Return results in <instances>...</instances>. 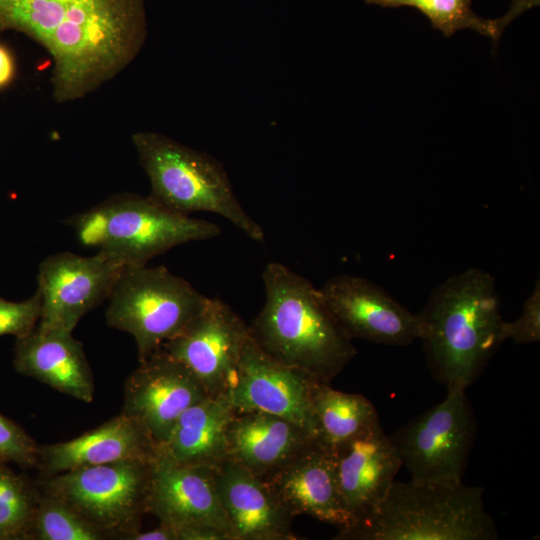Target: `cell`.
Wrapping results in <instances>:
<instances>
[{
	"label": "cell",
	"mask_w": 540,
	"mask_h": 540,
	"mask_svg": "<svg viewBox=\"0 0 540 540\" xmlns=\"http://www.w3.org/2000/svg\"><path fill=\"white\" fill-rule=\"evenodd\" d=\"M145 0H0V32L16 31L50 55L57 103L112 80L147 38Z\"/></svg>",
	"instance_id": "6da1fadb"
},
{
	"label": "cell",
	"mask_w": 540,
	"mask_h": 540,
	"mask_svg": "<svg viewBox=\"0 0 540 540\" xmlns=\"http://www.w3.org/2000/svg\"><path fill=\"white\" fill-rule=\"evenodd\" d=\"M464 388L389 435L402 466L418 482H462L476 436V420Z\"/></svg>",
	"instance_id": "9c48e42d"
},
{
	"label": "cell",
	"mask_w": 540,
	"mask_h": 540,
	"mask_svg": "<svg viewBox=\"0 0 540 540\" xmlns=\"http://www.w3.org/2000/svg\"><path fill=\"white\" fill-rule=\"evenodd\" d=\"M78 240L125 266L146 265L169 249L218 237V225L175 212L151 195H114L67 220Z\"/></svg>",
	"instance_id": "5b68a950"
},
{
	"label": "cell",
	"mask_w": 540,
	"mask_h": 540,
	"mask_svg": "<svg viewBox=\"0 0 540 540\" xmlns=\"http://www.w3.org/2000/svg\"><path fill=\"white\" fill-rule=\"evenodd\" d=\"M39 444L16 422L0 414V460L36 469Z\"/></svg>",
	"instance_id": "4316f807"
},
{
	"label": "cell",
	"mask_w": 540,
	"mask_h": 540,
	"mask_svg": "<svg viewBox=\"0 0 540 540\" xmlns=\"http://www.w3.org/2000/svg\"><path fill=\"white\" fill-rule=\"evenodd\" d=\"M265 303L249 326L256 344L274 359L330 382L357 350L320 291L279 262L264 268Z\"/></svg>",
	"instance_id": "7a4b0ae2"
},
{
	"label": "cell",
	"mask_w": 540,
	"mask_h": 540,
	"mask_svg": "<svg viewBox=\"0 0 540 540\" xmlns=\"http://www.w3.org/2000/svg\"><path fill=\"white\" fill-rule=\"evenodd\" d=\"M209 299L165 266H125L105 317L110 327L134 338L141 362L180 333Z\"/></svg>",
	"instance_id": "52a82bcc"
},
{
	"label": "cell",
	"mask_w": 540,
	"mask_h": 540,
	"mask_svg": "<svg viewBox=\"0 0 540 540\" xmlns=\"http://www.w3.org/2000/svg\"><path fill=\"white\" fill-rule=\"evenodd\" d=\"M124 266L101 253L85 257L60 252L38 268L42 333L71 332L81 318L108 299Z\"/></svg>",
	"instance_id": "30bf717a"
},
{
	"label": "cell",
	"mask_w": 540,
	"mask_h": 540,
	"mask_svg": "<svg viewBox=\"0 0 540 540\" xmlns=\"http://www.w3.org/2000/svg\"><path fill=\"white\" fill-rule=\"evenodd\" d=\"M13 365L27 377L85 403L94 399L93 372L82 342L71 332H39L16 338Z\"/></svg>",
	"instance_id": "44dd1931"
},
{
	"label": "cell",
	"mask_w": 540,
	"mask_h": 540,
	"mask_svg": "<svg viewBox=\"0 0 540 540\" xmlns=\"http://www.w3.org/2000/svg\"><path fill=\"white\" fill-rule=\"evenodd\" d=\"M216 487L235 540H297L292 515L265 482L226 459L215 467Z\"/></svg>",
	"instance_id": "ac0fdd59"
},
{
	"label": "cell",
	"mask_w": 540,
	"mask_h": 540,
	"mask_svg": "<svg viewBox=\"0 0 540 540\" xmlns=\"http://www.w3.org/2000/svg\"><path fill=\"white\" fill-rule=\"evenodd\" d=\"M317 440L286 418L260 411L235 412L227 430V459L262 478Z\"/></svg>",
	"instance_id": "ffe728a7"
},
{
	"label": "cell",
	"mask_w": 540,
	"mask_h": 540,
	"mask_svg": "<svg viewBox=\"0 0 540 540\" xmlns=\"http://www.w3.org/2000/svg\"><path fill=\"white\" fill-rule=\"evenodd\" d=\"M32 539L106 540L107 538L71 505L40 490Z\"/></svg>",
	"instance_id": "484cf974"
},
{
	"label": "cell",
	"mask_w": 540,
	"mask_h": 540,
	"mask_svg": "<svg viewBox=\"0 0 540 540\" xmlns=\"http://www.w3.org/2000/svg\"><path fill=\"white\" fill-rule=\"evenodd\" d=\"M154 461L84 466L36 482L42 492L71 505L107 539L130 540L147 514Z\"/></svg>",
	"instance_id": "ba28073f"
},
{
	"label": "cell",
	"mask_w": 540,
	"mask_h": 540,
	"mask_svg": "<svg viewBox=\"0 0 540 540\" xmlns=\"http://www.w3.org/2000/svg\"><path fill=\"white\" fill-rule=\"evenodd\" d=\"M249 326L230 305L210 298L206 307L162 348L184 364L208 396H224L234 379Z\"/></svg>",
	"instance_id": "8fae6325"
},
{
	"label": "cell",
	"mask_w": 540,
	"mask_h": 540,
	"mask_svg": "<svg viewBox=\"0 0 540 540\" xmlns=\"http://www.w3.org/2000/svg\"><path fill=\"white\" fill-rule=\"evenodd\" d=\"M132 142L154 199L185 215L197 211L215 213L250 239L264 240L263 228L244 210L225 168L216 158L157 132L135 133Z\"/></svg>",
	"instance_id": "8992f818"
},
{
	"label": "cell",
	"mask_w": 540,
	"mask_h": 540,
	"mask_svg": "<svg viewBox=\"0 0 540 540\" xmlns=\"http://www.w3.org/2000/svg\"><path fill=\"white\" fill-rule=\"evenodd\" d=\"M417 316L418 339L447 389L470 386L505 341L494 278L479 268L446 279Z\"/></svg>",
	"instance_id": "3957f363"
},
{
	"label": "cell",
	"mask_w": 540,
	"mask_h": 540,
	"mask_svg": "<svg viewBox=\"0 0 540 540\" xmlns=\"http://www.w3.org/2000/svg\"><path fill=\"white\" fill-rule=\"evenodd\" d=\"M41 315V295L37 290L27 300L12 302L0 297V336L23 337L32 332Z\"/></svg>",
	"instance_id": "83f0119b"
},
{
	"label": "cell",
	"mask_w": 540,
	"mask_h": 540,
	"mask_svg": "<svg viewBox=\"0 0 540 540\" xmlns=\"http://www.w3.org/2000/svg\"><path fill=\"white\" fill-rule=\"evenodd\" d=\"M321 381L265 353L249 337L230 388L234 412L260 411L286 418L317 437L312 393Z\"/></svg>",
	"instance_id": "7c38bea8"
},
{
	"label": "cell",
	"mask_w": 540,
	"mask_h": 540,
	"mask_svg": "<svg viewBox=\"0 0 540 540\" xmlns=\"http://www.w3.org/2000/svg\"><path fill=\"white\" fill-rule=\"evenodd\" d=\"M157 458V446L135 419L119 414L97 428L64 442L39 444L37 470L49 477L84 466Z\"/></svg>",
	"instance_id": "d6986e66"
},
{
	"label": "cell",
	"mask_w": 540,
	"mask_h": 540,
	"mask_svg": "<svg viewBox=\"0 0 540 540\" xmlns=\"http://www.w3.org/2000/svg\"><path fill=\"white\" fill-rule=\"evenodd\" d=\"M207 396L195 375L160 349L139 362L125 380L121 414L138 421L158 450L180 416Z\"/></svg>",
	"instance_id": "4fadbf2b"
},
{
	"label": "cell",
	"mask_w": 540,
	"mask_h": 540,
	"mask_svg": "<svg viewBox=\"0 0 540 540\" xmlns=\"http://www.w3.org/2000/svg\"><path fill=\"white\" fill-rule=\"evenodd\" d=\"M234 413L225 396H207L180 416L157 456L181 465L217 466L227 459V430Z\"/></svg>",
	"instance_id": "7402d4cb"
},
{
	"label": "cell",
	"mask_w": 540,
	"mask_h": 540,
	"mask_svg": "<svg viewBox=\"0 0 540 540\" xmlns=\"http://www.w3.org/2000/svg\"><path fill=\"white\" fill-rule=\"evenodd\" d=\"M261 479L294 516H311L338 531L352 523L339 491L334 451L319 440Z\"/></svg>",
	"instance_id": "2e32d148"
},
{
	"label": "cell",
	"mask_w": 540,
	"mask_h": 540,
	"mask_svg": "<svg viewBox=\"0 0 540 540\" xmlns=\"http://www.w3.org/2000/svg\"><path fill=\"white\" fill-rule=\"evenodd\" d=\"M333 451L339 491L353 523L384 499L402 462L381 424Z\"/></svg>",
	"instance_id": "e0dca14e"
},
{
	"label": "cell",
	"mask_w": 540,
	"mask_h": 540,
	"mask_svg": "<svg viewBox=\"0 0 540 540\" xmlns=\"http://www.w3.org/2000/svg\"><path fill=\"white\" fill-rule=\"evenodd\" d=\"M318 381L312 393L317 438L334 450L380 425L375 406L365 396L331 388Z\"/></svg>",
	"instance_id": "603a6c76"
},
{
	"label": "cell",
	"mask_w": 540,
	"mask_h": 540,
	"mask_svg": "<svg viewBox=\"0 0 540 540\" xmlns=\"http://www.w3.org/2000/svg\"><path fill=\"white\" fill-rule=\"evenodd\" d=\"M484 488L462 482L394 481L364 518L338 531V540H495Z\"/></svg>",
	"instance_id": "277c9868"
},
{
	"label": "cell",
	"mask_w": 540,
	"mask_h": 540,
	"mask_svg": "<svg viewBox=\"0 0 540 540\" xmlns=\"http://www.w3.org/2000/svg\"><path fill=\"white\" fill-rule=\"evenodd\" d=\"M320 291L331 313L352 339L402 346L419 338L417 314L364 277L336 275Z\"/></svg>",
	"instance_id": "5bb4252c"
},
{
	"label": "cell",
	"mask_w": 540,
	"mask_h": 540,
	"mask_svg": "<svg viewBox=\"0 0 540 540\" xmlns=\"http://www.w3.org/2000/svg\"><path fill=\"white\" fill-rule=\"evenodd\" d=\"M383 8L409 6L416 8L440 30L445 37L462 29H472L497 43L508 19H485L472 9V0H364Z\"/></svg>",
	"instance_id": "d4e9b609"
},
{
	"label": "cell",
	"mask_w": 540,
	"mask_h": 540,
	"mask_svg": "<svg viewBox=\"0 0 540 540\" xmlns=\"http://www.w3.org/2000/svg\"><path fill=\"white\" fill-rule=\"evenodd\" d=\"M40 497L36 481L0 460V540H31Z\"/></svg>",
	"instance_id": "cb8c5ba5"
},
{
	"label": "cell",
	"mask_w": 540,
	"mask_h": 540,
	"mask_svg": "<svg viewBox=\"0 0 540 540\" xmlns=\"http://www.w3.org/2000/svg\"><path fill=\"white\" fill-rule=\"evenodd\" d=\"M504 340L512 339L518 344L540 341V281L537 280L531 295L524 303L520 317L513 322H503Z\"/></svg>",
	"instance_id": "f1b7e54d"
},
{
	"label": "cell",
	"mask_w": 540,
	"mask_h": 540,
	"mask_svg": "<svg viewBox=\"0 0 540 540\" xmlns=\"http://www.w3.org/2000/svg\"><path fill=\"white\" fill-rule=\"evenodd\" d=\"M215 467L181 465L157 456L153 464L147 514L175 529L214 526L235 540L219 499Z\"/></svg>",
	"instance_id": "9a60e30c"
},
{
	"label": "cell",
	"mask_w": 540,
	"mask_h": 540,
	"mask_svg": "<svg viewBox=\"0 0 540 540\" xmlns=\"http://www.w3.org/2000/svg\"><path fill=\"white\" fill-rule=\"evenodd\" d=\"M14 73L15 65L12 55L0 44V89L12 81Z\"/></svg>",
	"instance_id": "1f68e13d"
},
{
	"label": "cell",
	"mask_w": 540,
	"mask_h": 540,
	"mask_svg": "<svg viewBox=\"0 0 540 540\" xmlns=\"http://www.w3.org/2000/svg\"><path fill=\"white\" fill-rule=\"evenodd\" d=\"M130 540H177V536L173 527L159 523L153 530L138 531Z\"/></svg>",
	"instance_id": "4dcf8cb0"
},
{
	"label": "cell",
	"mask_w": 540,
	"mask_h": 540,
	"mask_svg": "<svg viewBox=\"0 0 540 540\" xmlns=\"http://www.w3.org/2000/svg\"><path fill=\"white\" fill-rule=\"evenodd\" d=\"M175 532L177 540H232L227 532L209 525L178 528Z\"/></svg>",
	"instance_id": "f546056e"
}]
</instances>
